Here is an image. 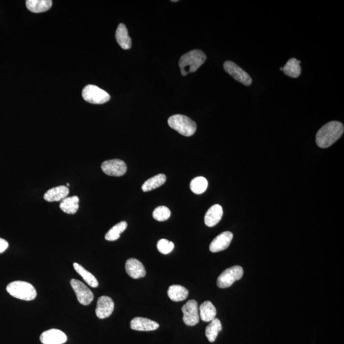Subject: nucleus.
<instances>
[{
	"instance_id": "nucleus-1",
	"label": "nucleus",
	"mask_w": 344,
	"mask_h": 344,
	"mask_svg": "<svg viewBox=\"0 0 344 344\" xmlns=\"http://www.w3.org/2000/svg\"><path fill=\"white\" fill-rule=\"evenodd\" d=\"M344 132L342 123L331 121L324 125L316 135V143L321 148L330 147L340 139Z\"/></svg>"
},
{
	"instance_id": "nucleus-2",
	"label": "nucleus",
	"mask_w": 344,
	"mask_h": 344,
	"mask_svg": "<svg viewBox=\"0 0 344 344\" xmlns=\"http://www.w3.org/2000/svg\"><path fill=\"white\" fill-rule=\"evenodd\" d=\"M207 59L205 54L200 50H193L183 55L179 60V67L183 76L197 71Z\"/></svg>"
},
{
	"instance_id": "nucleus-3",
	"label": "nucleus",
	"mask_w": 344,
	"mask_h": 344,
	"mask_svg": "<svg viewBox=\"0 0 344 344\" xmlns=\"http://www.w3.org/2000/svg\"><path fill=\"white\" fill-rule=\"evenodd\" d=\"M7 291L14 298L25 301L34 300L37 296V291L34 286L24 281H14L10 283Z\"/></svg>"
},
{
	"instance_id": "nucleus-4",
	"label": "nucleus",
	"mask_w": 344,
	"mask_h": 344,
	"mask_svg": "<svg viewBox=\"0 0 344 344\" xmlns=\"http://www.w3.org/2000/svg\"><path fill=\"white\" fill-rule=\"evenodd\" d=\"M168 123L170 128L185 137L192 136L197 130V124L194 120L184 115H172L168 119Z\"/></svg>"
},
{
	"instance_id": "nucleus-5",
	"label": "nucleus",
	"mask_w": 344,
	"mask_h": 344,
	"mask_svg": "<svg viewBox=\"0 0 344 344\" xmlns=\"http://www.w3.org/2000/svg\"><path fill=\"white\" fill-rule=\"evenodd\" d=\"M82 97L85 101L96 105L104 104L110 99L107 92L95 85L85 86L82 91Z\"/></svg>"
},
{
	"instance_id": "nucleus-6",
	"label": "nucleus",
	"mask_w": 344,
	"mask_h": 344,
	"mask_svg": "<svg viewBox=\"0 0 344 344\" xmlns=\"http://www.w3.org/2000/svg\"><path fill=\"white\" fill-rule=\"evenodd\" d=\"M243 270L240 266H233L227 268L217 278V285L220 288H227L233 285L235 281L243 277Z\"/></svg>"
},
{
	"instance_id": "nucleus-7",
	"label": "nucleus",
	"mask_w": 344,
	"mask_h": 344,
	"mask_svg": "<svg viewBox=\"0 0 344 344\" xmlns=\"http://www.w3.org/2000/svg\"><path fill=\"white\" fill-rule=\"evenodd\" d=\"M183 321L187 326L197 325L200 321L199 308L197 301L190 300L182 307Z\"/></svg>"
},
{
	"instance_id": "nucleus-8",
	"label": "nucleus",
	"mask_w": 344,
	"mask_h": 344,
	"mask_svg": "<svg viewBox=\"0 0 344 344\" xmlns=\"http://www.w3.org/2000/svg\"><path fill=\"white\" fill-rule=\"evenodd\" d=\"M73 290L76 294L78 301L83 305H88L94 299L93 293L81 281L72 279L70 281Z\"/></svg>"
},
{
	"instance_id": "nucleus-9",
	"label": "nucleus",
	"mask_w": 344,
	"mask_h": 344,
	"mask_svg": "<svg viewBox=\"0 0 344 344\" xmlns=\"http://www.w3.org/2000/svg\"><path fill=\"white\" fill-rule=\"evenodd\" d=\"M224 69L228 74H229L238 82L242 83V84L248 86L252 84L253 80L250 75L235 62L230 61H226L224 64Z\"/></svg>"
},
{
	"instance_id": "nucleus-10",
	"label": "nucleus",
	"mask_w": 344,
	"mask_h": 344,
	"mask_svg": "<svg viewBox=\"0 0 344 344\" xmlns=\"http://www.w3.org/2000/svg\"><path fill=\"white\" fill-rule=\"evenodd\" d=\"M101 167L103 172L110 176L121 177L127 171V164L120 160L105 161Z\"/></svg>"
},
{
	"instance_id": "nucleus-11",
	"label": "nucleus",
	"mask_w": 344,
	"mask_h": 344,
	"mask_svg": "<svg viewBox=\"0 0 344 344\" xmlns=\"http://www.w3.org/2000/svg\"><path fill=\"white\" fill-rule=\"evenodd\" d=\"M114 310V302L109 296H102L99 298L96 308L97 317L101 319L109 318Z\"/></svg>"
},
{
	"instance_id": "nucleus-12",
	"label": "nucleus",
	"mask_w": 344,
	"mask_h": 344,
	"mask_svg": "<svg viewBox=\"0 0 344 344\" xmlns=\"http://www.w3.org/2000/svg\"><path fill=\"white\" fill-rule=\"evenodd\" d=\"M40 339L43 344H62L66 342L67 336L61 330L51 329L42 333Z\"/></svg>"
},
{
	"instance_id": "nucleus-13",
	"label": "nucleus",
	"mask_w": 344,
	"mask_h": 344,
	"mask_svg": "<svg viewBox=\"0 0 344 344\" xmlns=\"http://www.w3.org/2000/svg\"><path fill=\"white\" fill-rule=\"evenodd\" d=\"M233 235L232 232H225L221 233L212 240L210 245V251L212 253H218L227 249L232 242Z\"/></svg>"
},
{
	"instance_id": "nucleus-14",
	"label": "nucleus",
	"mask_w": 344,
	"mask_h": 344,
	"mask_svg": "<svg viewBox=\"0 0 344 344\" xmlns=\"http://www.w3.org/2000/svg\"><path fill=\"white\" fill-rule=\"evenodd\" d=\"M125 269L128 275L134 279L144 277L146 274L144 265L135 258H130L127 261Z\"/></svg>"
},
{
	"instance_id": "nucleus-15",
	"label": "nucleus",
	"mask_w": 344,
	"mask_h": 344,
	"mask_svg": "<svg viewBox=\"0 0 344 344\" xmlns=\"http://www.w3.org/2000/svg\"><path fill=\"white\" fill-rule=\"evenodd\" d=\"M132 330L140 331H154L159 328L160 325L149 319L137 317L133 319L130 323Z\"/></svg>"
},
{
	"instance_id": "nucleus-16",
	"label": "nucleus",
	"mask_w": 344,
	"mask_h": 344,
	"mask_svg": "<svg viewBox=\"0 0 344 344\" xmlns=\"http://www.w3.org/2000/svg\"><path fill=\"white\" fill-rule=\"evenodd\" d=\"M223 215V210L222 206L217 204L212 206L206 213L205 225L208 227H214L220 223Z\"/></svg>"
},
{
	"instance_id": "nucleus-17",
	"label": "nucleus",
	"mask_w": 344,
	"mask_h": 344,
	"mask_svg": "<svg viewBox=\"0 0 344 344\" xmlns=\"http://www.w3.org/2000/svg\"><path fill=\"white\" fill-rule=\"evenodd\" d=\"M69 194V188L65 185H60L47 191L44 197L49 202H59L67 198Z\"/></svg>"
},
{
	"instance_id": "nucleus-18",
	"label": "nucleus",
	"mask_w": 344,
	"mask_h": 344,
	"mask_svg": "<svg viewBox=\"0 0 344 344\" xmlns=\"http://www.w3.org/2000/svg\"><path fill=\"white\" fill-rule=\"evenodd\" d=\"M115 38L120 47L124 50L130 49L132 47V39L128 35V32L124 24H120L117 27Z\"/></svg>"
},
{
	"instance_id": "nucleus-19",
	"label": "nucleus",
	"mask_w": 344,
	"mask_h": 344,
	"mask_svg": "<svg viewBox=\"0 0 344 344\" xmlns=\"http://www.w3.org/2000/svg\"><path fill=\"white\" fill-rule=\"evenodd\" d=\"M26 4L29 11L34 13H41L51 8L52 2L51 0H27Z\"/></svg>"
},
{
	"instance_id": "nucleus-20",
	"label": "nucleus",
	"mask_w": 344,
	"mask_h": 344,
	"mask_svg": "<svg viewBox=\"0 0 344 344\" xmlns=\"http://www.w3.org/2000/svg\"><path fill=\"white\" fill-rule=\"evenodd\" d=\"M216 308L210 301H206L200 305L199 315L201 320L205 322H210L215 318Z\"/></svg>"
},
{
	"instance_id": "nucleus-21",
	"label": "nucleus",
	"mask_w": 344,
	"mask_h": 344,
	"mask_svg": "<svg viewBox=\"0 0 344 344\" xmlns=\"http://www.w3.org/2000/svg\"><path fill=\"white\" fill-rule=\"evenodd\" d=\"M188 295H189V291L182 286L172 285L168 288V297L174 302L184 301L187 298Z\"/></svg>"
},
{
	"instance_id": "nucleus-22",
	"label": "nucleus",
	"mask_w": 344,
	"mask_h": 344,
	"mask_svg": "<svg viewBox=\"0 0 344 344\" xmlns=\"http://www.w3.org/2000/svg\"><path fill=\"white\" fill-rule=\"evenodd\" d=\"M79 198L77 196L67 197L60 203V208L64 212L69 214H74L79 208Z\"/></svg>"
},
{
	"instance_id": "nucleus-23",
	"label": "nucleus",
	"mask_w": 344,
	"mask_h": 344,
	"mask_svg": "<svg viewBox=\"0 0 344 344\" xmlns=\"http://www.w3.org/2000/svg\"><path fill=\"white\" fill-rule=\"evenodd\" d=\"M167 180V177L164 174H160L150 178L142 185V190L144 192H149L150 191L157 189L163 184Z\"/></svg>"
},
{
	"instance_id": "nucleus-24",
	"label": "nucleus",
	"mask_w": 344,
	"mask_h": 344,
	"mask_svg": "<svg viewBox=\"0 0 344 344\" xmlns=\"http://www.w3.org/2000/svg\"><path fill=\"white\" fill-rule=\"evenodd\" d=\"M301 61L295 58H291L286 62L285 66L283 68V71L286 75L292 78H297L300 76L302 69H301Z\"/></svg>"
},
{
	"instance_id": "nucleus-25",
	"label": "nucleus",
	"mask_w": 344,
	"mask_h": 344,
	"mask_svg": "<svg viewBox=\"0 0 344 344\" xmlns=\"http://www.w3.org/2000/svg\"><path fill=\"white\" fill-rule=\"evenodd\" d=\"M222 330V325L220 320L215 318L207 326L205 330V335L210 342H213L216 340L218 334Z\"/></svg>"
},
{
	"instance_id": "nucleus-26",
	"label": "nucleus",
	"mask_w": 344,
	"mask_h": 344,
	"mask_svg": "<svg viewBox=\"0 0 344 344\" xmlns=\"http://www.w3.org/2000/svg\"><path fill=\"white\" fill-rule=\"evenodd\" d=\"M74 268L75 271L81 276L87 285L92 288H97L99 286V282L91 273H90L87 270H85L82 266L78 264L77 263H74Z\"/></svg>"
},
{
	"instance_id": "nucleus-27",
	"label": "nucleus",
	"mask_w": 344,
	"mask_h": 344,
	"mask_svg": "<svg viewBox=\"0 0 344 344\" xmlns=\"http://www.w3.org/2000/svg\"><path fill=\"white\" fill-rule=\"evenodd\" d=\"M127 223L121 222L114 226L105 235V239L108 241H115L119 239L120 234L127 229Z\"/></svg>"
},
{
	"instance_id": "nucleus-28",
	"label": "nucleus",
	"mask_w": 344,
	"mask_h": 344,
	"mask_svg": "<svg viewBox=\"0 0 344 344\" xmlns=\"http://www.w3.org/2000/svg\"><path fill=\"white\" fill-rule=\"evenodd\" d=\"M208 187L207 180L203 177H197L192 180L190 184L191 190L197 195L202 194Z\"/></svg>"
},
{
	"instance_id": "nucleus-29",
	"label": "nucleus",
	"mask_w": 344,
	"mask_h": 344,
	"mask_svg": "<svg viewBox=\"0 0 344 344\" xmlns=\"http://www.w3.org/2000/svg\"><path fill=\"white\" fill-rule=\"evenodd\" d=\"M153 217L158 222H165L169 219L171 215V212L167 207L165 206H160V207L155 208L152 213Z\"/></svg>"
},
{
	"instance_id": "nucleus-30",
	"label": "nucleus",
	"mask_w": 344,
	"mask_h": 344,
	"mask_svg": "<svg viewBox=\"0 0 344 344\" xmlns=\"http://www.w3.org/2000/svg\"><path fill=\"white\" fill-rule=\"evenodd\" d=\"M158 251L163 255H168L172 252L174 248V243L167 239H161L157 243Z\"/></svg>"
},
{
	"instance_id": "nucleus-31",
	"label": "nucleus",
	"mask_w": 344,
	"mask_h": 344,
	"mask_svg": "<svg viewBox=\"0 0 344 344\" xmlns=\"http://www.w3.org/2000/svg\"><path fill=\"white\" fill-rule=\"evenodd\" d=\"M9 247V243L3 238H0V253L5 252Z\"/></svg>"
},
{
	"instance_id": "nucleus-32",
	"label": "nucleus",
	"mask_w": 344,
	"mask_h": 344,
	"mask_svg": "<svg viewBox=\"0 0 344 344\" xmlns=\"http://www.w3.org/2000/svg\"><path fill=\"white\" fill-rule=\"evenodd\" d=\"M172 2H177V0H175V1H172Z\"/></svg>"
},
{
	"instance_id": "nucleus-33",
	"label": "nucleus",
	"mask_w": 344,
	"mask_h": 344,
	"mask_svg": "<svg viewBox=\"0 0 344 344\" xmlns=\"http://www.w3.org/2000/svg\"><path fill=\"white\" fill-rule=\"evenodd\" d=\"M67 186H69L70 184H69V183H68V184H67Z\"/></svg>"
},
{
	"instance_id": "nucleus-34",
	"label": "nucleus",
	"mask_w": 344,
	"mask_h": 344,
	"mask_svg": "<svg viewBox=\"0 0 344 344\" xmlns=\"http://www.w3.org/2000/svg\"><path fill=\"white\" fill-rule=\"evenodd\" d=\"M280 70H281V71H283V68H280Z\"/></svg>"
}]
</instances>
